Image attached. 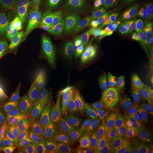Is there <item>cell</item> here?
I'll use <instances>...</instances> for the list:
<instances>
[{
	"instance_id": "17",
	"label": "cell",
	"mask_w": 153,
	"mask_h": 153,
	"mask_svg": "<svg viewBox=\"0 0 153 153\" xmlns=\"http://www.w3.org/2000/svg\"><path fill=\"white\" fill-rule=\"evenodd\" d=\"M121 2L122 0H96V7L99 14L106 15L115 11Z\"/></svg>"
},
{
	"instance_id": "8",
	"label": "cell",
	"mask_w": 153,
	"mask_h": 153,
	"mask_svg": "<svg viewBox=\"0 0 153 153\" xmlns=\"http://www.w3.org/2000/svg\"><path fill=\"white\" fill-rule=\"evenodd\" d=\"M130 55L129 40L125 39L123 42L107 55L100 57L95 62L109 69H122L129 61Z\"/></svg>"
},
{
	"instance_id": "23",
	"label": "cell",
	"mask_w": 153,
	"mask_h": 153,
	"mask_svg": "<svg viewBox=\"0 0 153 153\" xmlns=\"http://www.w3.org/2000/svg\"><path fill=\"white\" fill-rule=\"evenodd\" d=\"M143 1V0H132V1H131V4H133V3H136V2H141V1Z\"/></svg>"
},
{
	"instance_id": "24",
	"label": "cell",
	"mask_w": 153,
	"mask_h": 153,
	"mask_svg": "<svg viewBox=\"0 0 153 153\" xmlns=\"http://www.w3.org/2000/svg\"><path fill=\"white\" fill-rule=\"evenodd\" d=\"M4 0H0V7L4 4Z\"/></svg>"
},
{
	"instance_id": "19",
	"label": "cell",
	"mask_w": 153,
	"mask_h": 153,
	"mask_svg": "<svg viewBox=\"0 0 153 153\" xmlns=\"http://www.w3.org/2000/svg\"><path fill=\"white\" fill-rule=\"evenodd\" d=\"M77 51L81 56L87 58L90 60L94 61L95 62L101 57V55L99 53L94 51L90 48L81 43L79 44Z\"/></svg>"
},
{
	"instance_id": "15",
	"label": "cell",
	"mask_w": 153,
	"mask_h": 153,
	"mask_svg": "<svg viewBox=\"0 0 153 153\" xmlns=\"http://www.w3.org/2000/svg\"><path fill=\"white\" fill-rule=\"evenodd\" d=\"M24 43L28 55L32 57L35 62L44 58L45 44L36 33L31 35Z\"/></svg>"
},
{
	"instance_id": "5",
	"label": "cell",
	"mask_w": 153,
	"mask_h": 153,
	"mask_svg": "<svg viewBox=\"0 0 153 153\" xmlns=\"http://www.w3.org/2000/svg\"><path fill=\"white\" fill-rule=\"evenodd\" d=\"M48 66L45 62L36 63L32 69L22 80V84L17 92L19 98L24 100L35 93L47 79Z\"/></svg>"
},
{
	"instance_id": "1",
	"label": "cell",
	"mask_w": 153,
	"mask_h": 153,
	"mask_svg": "<svg viewBox=\"0 0 153 153\" xmlns=\"http://www.w3.org/2000/svg\"><path fill=\"white\" fill-rule=\"evenodd\" d=\"M83 92L88 115L102 134L108 137L112 131L111 105L108 92L99 74L93 71L85 72Z\"/></svg>"
},
{
	"instance_id": "4",
	"label": "cell",
	"mask_w": 153,
	"mask_h": 153,
	"mask_svg": "<svg viewBox=\"0 0 153 153\" xmlns=\"http://www.w3.org/2000/svg\"><path fill=\"white\" fill-rule=\"evenodd\" d=\"M126 108L135 119L142 120L148 108V98L145 86L138 82L129 88L126 98Z\"/></svg>"
},
{
	"instance_id": "10",
	"label": "cell",
	"mask_w": 153,
	"mask_h": 153,
	"mask_svg": "<svg viewBox=\"0 0 153 153\" xmlns=\"http://www.w3.org/2000/svg\"><path fill=\"white\" fill-rule=\"evenodd\" d=\"M126 23L123 21L115 22L108 25L104 48L100 52L101 57L107 55L120 45L126 39Z\"/></svg>"
},
{
	"instance_id": "6",
	"label": "cell",
	"mask_w": 153,
	"mask_h": 153,
	"mask_svg": "<svg viewBox=\"0 0 153 153\" xmlns=\"http://www.w3.org/2000/svg\"><path fill=\"white\" fill-rule=\"evenodd\" d=\"M17 44L11 27L9 25L0 26V67L5 71L13 66Z\"/></svg>"
},
{
	"instance_id": "22",
	"label": "cell",
	"mask_w": 153,
	"mask_h": 153,
	"mask_svg": "<svg viewBox=\"0 0 153 153\" xmlns=\"http://www.w3.org/2000/svg\"><path fill=\"white\" fill-rule=\"evenodd\" d=\"M149 66H153V55H152L150 60L149 61Z\"/></svg>"
},
{
	"instance_id": "18",
	"label": "cell",
	"mask_w": 153,
	"mask_h": 153,
	"mask_svg": "<svg viewBox=\"0 0 153 153\" xmlns=\"http://www.w3.org/2000/svg\"><path fill=\"white\" fill-rule=\"evenodd\" d=\"M148 98V108L150 117H152V102L153 99V73L148 76L144 85Z\"/></svg>"
},
{
	"instance_id": "20",
	"label": "cell",
	"mask_w": 153,
	"mask_h": 153,
	"mask_svg": "<svg viewBox=\"0 0 153 153\" xmlns=\"http://www.w3.org/2000/svg\"><path fill=\"white\" fill-rule=\"evenodd\" d=\"M64 1L69 11V15H77L82 5V0H64Z\"/></svg>"
},
{
	"instance_id": "14",
	"label": "cell",
	"mask_w": 153,
	"mask_h": 153,
	"mask_svg": "<svg viewBox=\"0 0 153 153\" xmlns=\"http://www.w3.org/2000/svg\"><path fill=\"white\" fill-rule=\"evenodd\" d=\"M16 93L15 85L12 81H0V118L13 103Z\"/></svg>"
},
{
	"instance_id": "3",
	"label": "cell",
	"mask_w": 153,
	"mask_h": 153,
	"mask_svg": "<svg viewBox=\"0 0 153 153\" xmlns=\"http://www.w3.org/2000/svg\"><path fill=\"white\" fill-rule=\"evenodd\" d=\"M129 43V66L137 68L146 65L153 53V28H134L130 33Z\"/></svg>"
},
{
	"instance_id": "16",
	"label": "cell",
	"mask_w": 153,
	"mask_h": 153,
	"mask_svg": "<svg viewBox=\"0 0 153 153\" xmlns=\"http://www.w3.org/2000/svg\"><path fill=\"white\" fill-rule=\"evenodd\" d=\"M59 7L60 5L57 0H39L37 4L34 6L30 16L34 19L35 18L41 14L59 9Z\"/></svg>"
},
{
	"instance_id": "25",
	"label": "cell",
	"mask_w": 153,
	"mask_h": 153,
	"mask_svg": "<svg viewBox=\"0 0 153 153\" xmlns=\"http://www.w3.org/2000/svg\"><path fill=\"white\" fill-rule=\"evenodd\" d=\"M153 102H152V117H153Z\"/></svg>"
},
{
	"instance_id": "13",
	"label": "cell",
	"mask_w": 153,
	"mask_h": 153,
	"mask_svg": "<svg viewBox=\"0 0 153 153\" xmlns=\"http://www.w3.org/2000/svg\"><path fill=\"white\" fill-rule=\"evenodd\" d=\"M129 14L136 21L153 20V0H143L131 4Z\"/></svg>"
},
{
	"instance_id": "11",
	"label": "cell",
	"mask_w": 153,
	"mask_h": 153,
	"mask_svg": "<svg viewBox=\"0 0 153 153\" xmlns=\"http://www.w3.org/2000/svg\"><path fill=\"white\" fill-rule=\"evenodd\" d=\"M36 63L33 57L28 55L23 43L15 53L13 72L19 81L22 82Z\"/></svg>"
},
{
	"instance_id": "21",
	"label": "cell",
	"mask_w": 153,
	"mask_h": 153,
	"mask_svg": "<svg viewBox=\"0 0 153 153\" xmlns=\"http://www.w3.org/2000/svg\"><path fill=\"white\" fill-rule=\"evenodd\" d=\"M75 153H91V149L88 142L86 141L81 142Z\"/></svg>"
},
{
	"instance_id": "12",
	"label": "cell",
	"mask_w": 153,
	"mask_h": 153,
	"mask_svg": "<svg viewBox=\"0 0 153 153\" xmlns=\"http://www.w3.org/2000/svg\"><path fill=\"white\" fill-rule=\"evenodd\" d=\"M4 5L6 13L14 18L26 16L35 6L33 0H4Z\"/></svg>"
},
{
	"instance_id": "2",
	"label": "cell",
	"mask_w": 153,
	"mask_h": 153,
	"mask_svg": "<svg viewBox=\"0 0 153 153\" xmlns=\"http://www.w3.org/2000/svg\"><path fill=\"white\" fill-rule=\"evenodd\" d=\"M83 31L82 25L77 21V15H69L61 25L56 49L48 67L47 80L49 81L57 69L67 59L77 52Z\"/></svg>"
},
{
	"instance_id": "7",
	"label": "cell",
	"mask_w": 153,
	"mask_h": 153,
	"mask_svg": "<svg viewBox=\"0 0 153 153\" xmlns=\"http://www.w3.org/2000/svg\"><path fill=\"white\" fill-rule=\"evenodd\" d=\"M108 31V25H105L99 20L95 21L85 29L80 43L100 54L104 48Z\"/></svg>"
},
{
	"instance_id": "9",
	"label": "cell",
	"mask_w": 153,
	"mask_h": 153,
	"mask_svg": "<svg viewBox=\"0 0 153 153\" xmlns=\"http://www.w3.org/2000/svg\"><path fill=\"white\" fill-rule=\"evenodd\" d=\"M59 9H56L41 14L33 19L36 33L45 45L48 44L51 39Z\"/></svg>"
}]
</instances>
